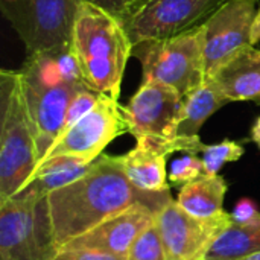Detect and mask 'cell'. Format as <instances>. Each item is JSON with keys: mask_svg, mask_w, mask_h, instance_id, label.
Wrapping results in <instances>:
<instances>
[{"mask_svg": "<svg viewBox=\"0 0 260 260\" xmlns=\"http://www.w3.org/2000/svg\"><path fill=\"white\" fill-rule=\"evenodd\" d=\"M201 175H204V168L203 160L201 157H198V154H184L183 157L174 160L168 174L169 181L178 187L195 181Z\"/></svg>", "mask_w": 260, "mask_h": 260, "instance_id": "7402d4cb", "label": "cell"}, {"mask_svg": "<svg viewBox=\"0 0 260 260\" xmlns=\"http://www.w3.org/2000/svg\"><path fill=\"white\" fill-rule=\"evenodd\" d=\"M133 46L119 15L82 0L73 27L72 53L90 90L119 101Z\"/></svg>", "mask_w": 260, "mask_h": 260, "instance_id": "3957f363", "label": "cell"}, {"mask_svg": "<svg viewBox=\"0 0 260 260\" xmlns=\"http://www.w3.org/2000/svg\"><path fill=\"white\" fill-rule=\"evenodd\" d=\"M52 260H122L111 254L91 251V250H81V248H61Z\"/></svg>", "mask_w": 260, "mask_h": 260, "instance_id": "603a6c76", "label": "cell"}, {"mask_svg": "<svg viewBox=\"0 0 260 260\" xmlns=\"http://www.w3.org/2000/svg\"><path fill=\"white\" fill-rule=\"evenodd\" d=\"M82 0H0L5 18L23 41L27 56L72 50Z\"/></svg>", "mask_w": 260, "mask_h": 260, "instance_id": "52a82bcc", "label": "cell"}, {"mask_svg": "<svg viewBox=\"0 0 260 260\" xmlns=\"http://www.w3.org/2000/svg\"><path fill=\"white\" fill-rule=\"evenodd\" d=\"M90 165L91 163L66 155L47 158L35 169L23 190H29L46 198L50 192L61 189L82 177L88 171Z\"/></svg>", "mask_w": 260, "mask_h": 260, "instance_id": "ac0fdd59", "label": "cell"}, {"mask_svg": "<svg viewBox=\"0 0 260 260\" xmlns=\"http://www.w3.org/2000/svg\"><path fill=\"white\" fill-rule=\"evenodd\" d=\"M229 184L224 177L201 175L192 183L184 184L177 197V203L187 213L198 218H212L224 210V198Z\"/></svg>", "mask_w": 260, "mask_h": 260, "instance_id": "e0dca14e", "label": "cell"}, {"mask_svg": "<svg viewBox=\"0 0 260 260\" xmlns=\"http://www.w3.org/2000/svg\"><path fill=\"white\" fill-rule=\"evenodd\" d=\"M251 46L260 49V8L257 9L254 23H253V29H251Z\"/></svg>", "mask_w": 260, "mask_h": 260, "instance_id": "484cf974", "label": "cell"}, {"mask_svg": "<svg viewBox=\"0 0 260 260\" xmlns=\"http://www.w3.org/2000/svg\"><path fill=\"white\" fill-rule=\"evenodd\" d=\"M56 253L47 197L21 190L0 201V260H52Z\"/></svg>", "mask_w": 260, "mask_h": 260, "instance_id": "8992f818", "label": "cell"}, {"mask_svg": "<svg viewBox=\"0 0 260 260\" xmlns=\"http://www.w3.org/2000/svg\"><path fill=\"white\" fill-rule=\"evenodd\" d=\"M250 140L253 143H256L257 148L260 149V116L254 120V123H253V126L250 129Z\"/></svg>", "mask_w": 260, "mask_h": 260, "instance_id": "4316f807", "label": "cell"}, {"mask_svg": "<svg viewBox=\"0 0 260 260\" xmlns=\"http://www.w3.org/2000/svg\"><path fill=\"white\" fill-rule=\"evenodd\" d=\"M241 260H260V253L251 254V256H248V257H244V259H241Z\"/></svg>", "mask_w": 260, "mask_h": 260, "instance_id": "f1b7e54d", "label": "cell"}, {"mask_svg": "<svg viewBox=\"0 0 260 260\" xmlns=\"http://www.w3.org/2000/svg\"><path fill=\"white\" fill-rule=\"evenodd\" d=\"M38 166L20 70L0 72V201L20 193Z\"/></svg>", "mask_w": 260, "mask_h": 260, "instance_id": "277c9868", "label": "cell"}, {"mask_svg": "<svg viewBox=\"0 0 260 260\" xmlns=\"http://www.w3.org/2000/svg\"><path fill=\"white\" fill-rule=\"evenodd\" d=\"M136 146L120 157L123 172L129 183L142 190L151 193L169 192L168 183V157L174 152L184 154H201L204 143L198 137H180L174 139H155V137H139Z\"/></svg>", "mask_w": 260, "mask_h": 260, "instance_id": "4fadbf2b", "label": "cell"}, {"mask_svg": "<svg viewBox=\"0 0 260 260\" xmlns=\"http://www.w3.org/2000/svg\"><path fill=\"white\" fill-rule=\"evenodd\" d=\"M20 76L40 166L62 131L73 98L87 85L72 50L27 56Z\"/></svg>", "mask_w": 260, "mask_h": 260, "instance_id": "7a4b0ae2", "label": "cell"}, {"mask_svg": "<svg viewBox=\"0 0 260 260\" xmlns=\"http://www.w3.org/2000/svg\"><path fill=\"white\" fill-rule=\"evenodd\" d=\"M203 24L169 38H151L133 46L140 61L142 82L174 87L183 98L207 79L204 66Z\"/></svg>", "mask_w": 260, "mask_h": 260, "instance_id": "5b68a950", "label": "cell"}, {"mask_svg": "<svg viewBox=\"0 0 260 260\" xmlns=\"http://www.w3.org/2000/svg\"><path fill=\"white\" fill-rule=\"evenodd\" d=\"M227 0H149L134 14L120 18L133 44L169 38L206 23Z\"/></svg>", "mask_w": 260, "mask_h": 260, "instance_id": "30bf717a", "label": "cell"}, {"mask_svg": "<svg viewBox=\"0 0 260 260\" xmlns=\"http://www.w3.org/2000/svg\"><path fill=\"white\" fill-rule=\"evenodd\" d=\"M212 79L230 102L260 105V49L245 47L222 66Z\"/></svg>", "mask_w": 260, "mask_h": 260, "instance_id": "9a60e30c", "label": "cell"}, {"mask_svg": "<svg viewBox=\"0 0 260 260\" xmlns=\"http://www.w3.org/2000/svg\"><path fill=\"white\" fill-rule=\"evenodd\" d=\"M227 104H230V101L222 94L216 82L212 78H207L201 87L184 98L177 136L198 137L203 125Z\"/></svg>", "mask_w": 260, "mask_h": 260, "instance_id": "2e32d148", "label": "cell"}, {"mask_svg": "<svg viewBox=\"0 0 260 260\" xmlns=\"http://www.w3.org/2000/svg\"><path fill=\"white\" fill-rule=\"evenodd\" d=\"M157 213L158 210L151 206L136 204L75 238L62 248L91 250L126 260L134 241L146 229L155 224Z\"/></svg>", "mask_w": 260, "mask_h": 260, "instance_id": "5bb4252c", "label": "cell"}, {"mask_svg": "<svg viewBox=\"0 0 260 260\" xmlns=\"http://www.w3.org/2000/svg\"><path fill=\"white\" fill-rule=\"evenodd\" d=\"M184 98L174 88L158 82H142L139 90L122 105L128 133L136 139H174L183 113Z\"/></svg>", "mask_w": 260, "mask_h": 260, "instance_id": "7c38bea8", "label": "cell"}, {"mask_svg": "<svg viewBox=\"0 0 260 260\" xmlns=\"http://www.w3.org/2000/svg\"><path fill=\"white\" fill-rule=\"evenodd\" d=\"M88 2L105 8L107 11H110V12L119 15V17H122L126 12L128 6L131 3V0H88Z\"/></svg>", "mask_w": 260, "mask_h": 260, "instance_id": "d4e9b609", "label": "cell"}, {"mask_svg": "<svg viewBox=\"0 0 260 260\" xmlns=\"http://www.w3.org/2000/svg\"><path fill=\"white\" fill-rule=\"evenodd\" d=\"M126 260H168L157 221L134 241Z\"/></svg>", "mask_w": 260, "mask_h": 260, "instance_id": "44dd1931", "label": "cell"}, {"mask_svg": "<svg viewBox=\"0 0 260 260\" xmlns=\"http://www.w3.org/2000/svg\"><path fill=\"white\" fill-rule=\"evenodd\" d=\"M126 133L128 125L122 105L104 94L85 116L58 137L44 160L66 155L93 163L114 139Z\"/></svg>", "mask_w": 260, "mask_h": 260, "instance_id": "9c48e42d", "label": "cell"}, {"mask_svg": "<svg viewBox=\"0 0 260 260\" xmlns=\"http://www.w3.org/2000/svg\"><path fill=\"white\" fill-rule=\"evenodd\" d=\"M230 215H232L233 222L244 224V222H248V221H253L254 218H257L260 215V210L256 201H253L251 198H241L236 203V206Z\"/></svg>", "mask_w": 260, "mask_h": 260, "instance_id": "cb8c5ba5", "label": "cell"}, {"mask_svg": "<svg viewBox=\"0 0 260 260\" xmlns=\"http://www.w3.org/2000/svg\"><path fill=\"white\" fill-rule=\"evenodd\" d=\"M171 190L151 193L136 189L126 178L119 155H99L73 183L47 195V210L58 250L105 219L146 204L160 212L171 201Z\"/></svg>", "mask_w": 260, "mask_h": 260, "instance_id": "6da1fadb", "label": "cell"}, {"mask_svg": "<svg viewBox=\"0 0 260 260\" xmlns=\"http://www.w3.org/2000/svg\"><path fill=\"white\" fill-rule=\"evenodd\" d=\"M245 148L241 142L225 139L215 145H206L201 152L204 175H218L225 163H233L242 158Z\"/></svg>", "mask_w": 260, "mask_h": 260, "instance_id": "ffe728a7", "label": "cell"}, {"mask_svg": "<svg viewBox=\"0 0 260 260\" xmlns=\"http://www.w3.org/2000/svg\"><path fill=\"white\" fill-rule=\"evenodd\" d=\"M259 0H227L203 24L204 66L207 78L251 46V29Z\"/></svg>", "mask_w": 260, "mask_h": 260, "instance_id": "8fae6325", "label": "cell"}, {"mask_svg": "<svg viewBox=\"0 0 260 260\" xmlns=\"http://www.w3.org/2000/svg\"><path fill=\"white\" fill-rule=\"evenodd\" d=\"M232 222V215L227 212L212 218L193 216L174 200L157 213V227L168 260H206Z\"/></svg>", "mask_w": 260, "mask_h": 260, "instance_id": "ba28073f", "label": "cell"}, {"mask_svg": "<svg viewBox=\"0 0 260 260\" xmlns=\"http://www.w3.org/2000/svg\"><path fill=\"white\" fill-rule=\"evenodd\" d=\"M149 0H131V3H129V6H128V9H126V12L120 17V18H123V17H128V15H131V14H134L137 9H140L145 3H148Z\"/></svg>", "mask_w": 260, "mask_h": 260, "instance_id": "83f0119b", "label": "cell"}, {"mask_svg": "<svg viewBox=\"0 0 260 260\" xmlns=\"http://www.w3.org/2000/svg\"><path fill=\"white\" fill-rule=\"evenodd\" d=\"M256 253H260V215L244 224L232 222L206 260H241Z\"/></svg>", "mask_w": 260, "mask_h": 260, "instance_id": "d6986e66", "label": "cell"}]
</instances>
